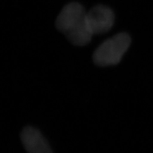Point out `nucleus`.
Wrapping results in <instances>:
<instances>
[{"mask_svg": "<svg viewBox=\"0 0 153 153\" xmlns=\"http://www.w3.org/2000/svg\"><path fill=\"white\" fill-rule=\"evenodd\" d=\"M55 26L74 45H86L92 38L87 24V11L78 2L68 4L62 9Z\"/></svg>", "mask_w": 153, "mask_h": 153, "instance_id": "f257e3e1", "label": "nucleus"}, {"mask_svg": "<svg viewBox=\"0 0 153 153\" xmlns=\"http://www.w3.org/2000/svg\"><path fill=\"white\" fill-rule=\"evenodd\" d=\"M131 38L126 33H117L99 45L93 55V60L101 67L114 65L121 60L131 45Z\"/></svg>", "mask_w": 153, "mask_h": 153, "instance_id": "f03ea898", "label": "nucleus"}, {"mask_svg": "<svg viewBox=\"0 0 153 153\" xmlns=\"http://www.w3.org/2000/svg\"><path fill=\"white\" fill-rule=\"evenodd\" d=\"M87 20L93 35L103 34L109 31L114 26V14L106 6L97 5L87 12Z\"/></svg>", "mask_w": 153, "mask_h": 153, "instance_id": "7ed1b4c3", "label": "nucleus"}, {"mask_svg": "<svg viewBox=\"0 0 153 153\" xmlns=\"http://www.w3.org/2000/svg\"><path fill=\"white\" fill-rule=\"evenodd\" d=\"M21 140L28 153H53L46 139L35 128H25L21 134Z\"/></svg>", "mask_w": 153, "mask_h": 153, "instance_id": "20e7f679", "label": "nucleus"}]
</instances>
